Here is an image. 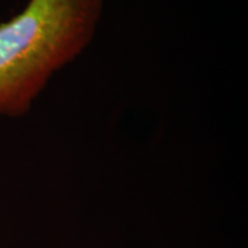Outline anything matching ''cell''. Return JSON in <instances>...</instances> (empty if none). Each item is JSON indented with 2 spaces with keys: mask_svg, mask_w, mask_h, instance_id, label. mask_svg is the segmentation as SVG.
Here are the masks:
<instances>
[{
  "mask_svg": "<svg viewBox=\"0 0 248 248\" xmlns=\"http://www.w3.org/2000/svg\"><path fill=\"white\" fill-rule=\"evenodd\" d=\"M104 0H29L0 23V115L29 110L55 71L91 42Z\"/></svg>",
  "mask_w": 248,
  "mask_h": 248,
  "instance_id": "obj_1",
  "label": "cell"
}]
</instances>
